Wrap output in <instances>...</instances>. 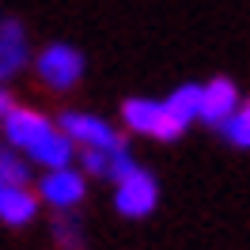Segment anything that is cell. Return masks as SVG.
I'll return each instance as SVG.
<instances>
[{
  "label": "cell",
  "instance_id": "obj_1",
  "mask_svg": "<svg viewBox=\"0 0 250 250\" xmlns=\"http://www.w3.org/2000/svg\"><path fill=\"white\" fill-rule=\"evenodd\" d=\"M122 122L129 133H141V137H152V141H178L186 133V125L174 122L167 103H159V99H125Z\"/></svg>",
  "mask_w": 250,
  "mask_h": 250
},
{
  "label": "cell",
  "instance_id": "obj_13",
  "mask_svg": "<svg viewBox=\"0 0 250 250\" xmlns=\"http://www.w3.org/2000/svg\"><path fill=\"white\" fill-rule=\"evenodd\" d=\"M53 243H57V250H83V228L72 212L53 216Z\"/></svg>",
  "mask_w": 250,
  "mask_h": 250
},
{
  "label": "cell",
  "instance_id": "obj_10",
  "mask_svg": "<svg viewBox=\"0 0 250 250\" xmlns=\"http://www.w3.org/2000/svg\"><path fill=\"white\" fill-rule=\"evenodd\" d=\"M34 212H38V193H31V186H4V193H0V220L8 228L31 224Z\"/></svg>",
  "mask_w": 250,
  "mask_h": 250
},
{
  "label": "cell",
  "instance_id": "obj_16",
  "mask_svg": "<svg viewBox=\"0 0 250 250\" xmlns=\"http://www.w3.org/2000/svg\"><path fill=\"white\" fill-rule=\"evenodd\" d=\"M12 106H16V103H12V95H8L4 87H0V118H4V114H8Z\"/></svg>",
  "mask_w": 250,
  "mask_h": 250
},
{
  "label": "cell",
  "instance_id": "obj_2",
  "mask_svg": "<svg viewBox=\"0 0 250 250\" xmlns=\"http://www.w3.org/2000/svg\"><path fill=\"white\" fill-rule=\"evenodd\" d=\"M57 129L72 144H80L83 152L95 148V152H114V148H125V137L106 122V118H95V114H80V110H64L57 118Z\"/></svg>",
  "mask_w": 250,
  "mask_h": 250
},
{
  "label": "cell",
  "instance_id": "obj_4",
  "mask_svg": "<svg viewBox=\"0 0 250 250\" xmlns=\"http://www.w3.org/2000/svg\"><path fill=\"white\" fill-rule=\"evenodd\" d=\"M159 205V182L148 167H137L133 174H125L122 182H114V208L129 220L152 216Z\"/></svg>",
  "mask_w": 250,
  "mask_h": 250
},
{
  "label": "cell",
  "instance_id": "obj_15",
  "mask_svg": "<svg viewBox=\"0 0 250 250\" xmlns=\"http://www.w3.org/2000/svg\"><path fill=\"white\" fill-rule=\"evenodd\" d=\"M220 133H224L235 148H250V99H243V103H239V110L228 118V125H224Z\"/></svg>",
  "mask_w": 250,
  "mask_h": 250
},
{
  "label": "cell",
  "instance_id": "obj_12",
  "mask_svg": "<svg viewBox=\"0 0 250 250\" xmlns=\"http://www.w3.org/2000/svg\"><path fill=\"white\" fill-rule=\"evenodd\" d=\"M163 103H167V110L174 114L178 125L201 122V83H182V87H174Z\"/></svg>",
  "mask_w": 250,
  "mask_h": 250
},
{
  "label": "cell",
  "instance_id": "obj_5",
  "mask_svg": "<svg viewBox=\"0 0 250 250\" xmlns=\"http://www.w3.org/2000/svg\"><path fill=\"white\" fill-rule=\"evenodd\" d=\"M38 193H42V201L53 205L57 212H72V208L83 205V197H87V178H83V171H76V167L46 171L42 182H38Z\"/></svg>",
  "mask_w": 250,
  "mask_h": 250
},
{
  "label": "cell",
  "instance_id": "obj_8",
  "mask_svg": "<svg viewBox=\"0 0 250 250\" xmlns=\"http://www.w3.org/2000/svg\"><path fill=\"white\" fill-rule=\"evenodd\" d=\"M27 61H31V46H27L23 23H16V19L0 23V83L19 76L27 68Z\"/></svg>",
  "mask_w": 250,
  "mask_h": 250
},
{
  "label": "cell",
  "instance_id": "obj_7",
  "mask_svg": "<svg viewBox=\"0 0 250 250\" xmlns=\"http://www.w3.org/2000/svg\"><path fill=\"white\" fill-rule=\"evenodd\" d=\"M239 87H235L228 76H216L201 83V122L212 125V129H224L228 118H231L235 110H239Z\"/></svg>",
  "mask_w": 250,
  "mask_h": 250
},
{
  "label": "cell",
  "instance_id": "obj_9",
  "mask_svg": "<svg viewBox=\"0 0 250 250\" xmlns=\"http://www.w3.org/2000/svg\"><path fill=\"white\" fill-rule=\"evenodd\" d=\"M80 163H83V174H91V178H110V182H122L125 174H133L141 163L133 159V148L125 144V148H114V152H95V148H87L83 156H80Z\"/></svg>",
  "mask_w": 250,
  "mask_h": 250
},
{
  "label": "cell",
  "instance_id": "obj_17",
  "mask_svg": "<svg viewBox=\"0 0 250 250\" xmlns=\"http://www.w3.org/2000/svg\"><path fill=\"white\" fill-rule=\"evenodd\" d=\"M0 193H4V182H0Z\"/></svg>",
  "mask_w": 250,
  "mask_h": 250
},
{
  "label": "cell",
  "instance_id": "obj_11",
  "mask_svg": "<svg viewBox=\"0 0 250 250\" xmlns=\"http://www.w3.org/2000/svg\"><path fill=\"white\" fill-rule=\"evenodd\" d=\"M27 159H31V163H42L46 171L72 167V141L64 137L61 129H53V133H46V137L34 144L31 152H27Z\"/></svg>",
  "mask_w": 250,
  "mask_h": 250
},
{
  "label": "cell",
  "instance_id": "obj_6",
  "mask_svg": "<svg viewBox=\"0 0 250 250\" xmlns=\"http://www.w3.org/2000/svg\"><path fill=\"white\" fill-rule=\"evenodd\" d=\"M0 122H4V137H8V144L19 148V152H31L46 133L57 129L46 114H38V110H31V106H12Z\"/></svg>",
  "mask_w": 250,
  "mask_h": 250
},
{
  "label": "cell",
  "instance_id": "obj_3",
  "mask_svg": "<svg viewBox=\"0 0 250 250\" xmlns=\"http://www.w3.org/2000/svg\"><path fill=\"white\" fill-rule=\"evenodd\" d=\"M34 72L49 91H72L83 76V53L64 42H53L34 57Z\"/></svg>",
  "mask_w": 250,
  "mask_h": 250
},
{
  "label": "cell",
  "instance_id": "obj_14",
  "mask_svg": "<svg viewBox=\"0 0 250 250\" xmlns=\"http://www.w3.org/2000/svg\"><path fill=\"white\" fill-rule=\"evenodd\" d=\"M0 182L4 186H31V163L19 156L16 148L0 152Z\"/></svg>",
  "mask_w": 250,
  "mask_h": 250
}]
</instances>
